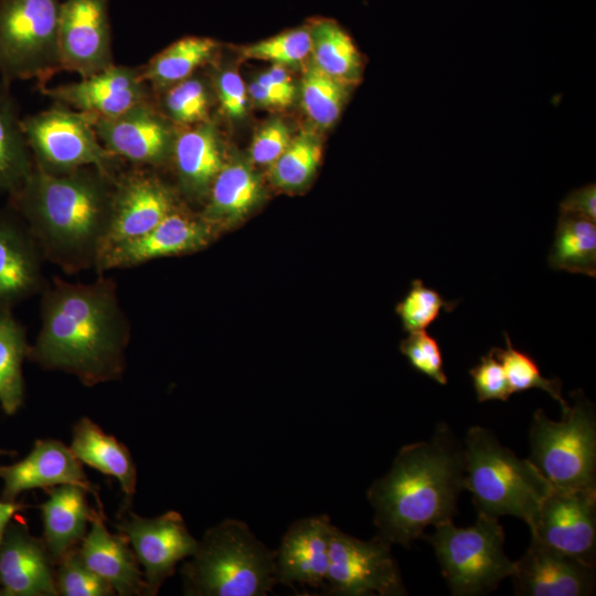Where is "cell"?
<instances>
[{
  "label": "cell",
  "instance_id": "obj_2",
  "mask_svg": "<svg viewBox=\"0 0 596 596\" xmlns=\"http://www.w3.org/2000/svg\"><path fill=\"white\" fill-rule=\"evenodd\" d=\"M115 179L94 167L51 173L34 164L8 195L44 260L67 274L96 268L107 247Z\"/></svg>",
  "mask_w": 596,
  "mask_h": 596
},
{
  "label": "cell",
  "instance_id": "obj_21",
  "mask_svg": "<svg viewBox=\"0 0 596 596\" xmlns=\"http://www.w3.org/2000/svg\"><path fill=\"white\" fill-rule=\"evenodd\" d=\"M41 251L21 217L0 209V309L41 294L46 285Z\"/></svg>",
  "mask_w": 596,
  "mask_h": 596
},
{
  "label": "cell",
  "instance_id": "obj_43",
  "mask_svg": "<svg viewBox=\"0 0 596 596\" xmlns=\"http://www.w3.org/2000/svg\"><path fill=\"white\" fill-rule=\"evenodd\" d=\"M217 95L224 113L231 118H241L246 113L247 93L241 76L225 71L216 81Z\"/></svg>",
  "mask_w": 596,
  "mask_h": 596
},
{
  "label": "cell",
  "instance_id": "obj_10",
  "mask_svg": "<svg viewBox=\"0 0 596 596\" xmlns=\"http://www.w3.org/2000/svg\"><path fill=\"white\" fill-rule=\"evenodd\" d=\"M392 544L375 535L361 540L334 526L324 581L340 596L407 595Z\"/></svg>",
  "mask_w": 596,
  "mask_h": 596
},
{
  "label": "cell",
  "instance_id": "obj_47",
  "mask_svg": "<svg viewBox=\"0 0 596 596\" xmlns=\"http://www.w3.org/2000/svg\"><path fill=\"white\" fill-rule=\"evenodd\" d=\"M25 505L22 503L8 502L0 500V543L2 541L6 529L14 514L22 510Z\"/></svg>",
  "mask_w": 596,
  "mask_h": 596
},
{
  "label": "cell",
  "instance_id": "obj_40",
  "mask_svg": "<svg viewBox=\"0 0 596 596\" xmlns=\"http://www.w3.org/2000/svg\"><path fill=\"white\" fill-rule=\"evenodd\" d=\"M409 333L401 343V352L414 370L440 385H446L448 377L444 371L443 353L437 340L426 330Z\"/></svg>",
  "mask_w": 596,
  "mask_h": 596
},
{
  "label": "cell",
  "instance_id": "obj_44",
  "mask_svg": "<svg viewBox=\"0 0 596 596\" xmlns=\"http://www.w3.org/2000/svg\"><path fill=\"white\" fill-rule=\"evenodd\" d=\"M560 212L582 216L596 223V184L571 191L560 203Z\"/></svg>",
  "mask_w": 596,
  "mask_h": 596
},
{
  "label": "cell",
  "instance_id": "obj_31",
  "mask_svg": "<svg viewBox=\"0 0 596 596\" xmlns=\"http://www.w3.org/2000/svg\"><path fill=\"white\" fill-rule=\"evenodd\" d=\"M216 49L210 38H182L139 67L141 78L153 89H166L188 77L207 62Z\"/></svg>",
  "mask_w": 596,
  "mask_h": 596
},
{
  "label": "cell",
  "instance_id": "obj_48",
  "mask_svg": "<svg viewBox=\"0 0 596 596\" xmlns=\"http://www.w3.org/2000/svg\"><path fill=\"white\" fill-rule=\"evenodd\" d=\"M13 454H15V453L14 451H7V450L0 448V455H13Z\"/></svg>",
  "mask_w": 596,
  "mask_h": 596
},
{
  "label": "cell",
  "instance_id": "obj_27",
  "mask_svg": "<svg viewBox=\"0 0 596 596\" xmlns=\"http://www.w3.org/2000/svg\"><path fill=\"white\" fill-rule=\"evenodd\" d=\"M10 87L0 79V194L7 195L21 187L34 167Z\"/></svg>",
  "mask_w": 596,
  "mask_h": 596
},
{
  "label": "cell",
  "instance_id": "obj_1",
  "mask_svg": "<svg viewBox=\"0 0 596 596\" xmlns=\"http://www.w3.org/2000/svg\"><path fill=\"white\" fill-rule=\"evenodd\" d=\"M41 326L28 360L76 376L85 386L119 380L130 324L113 279L70 283L54 276L41 291Z\"/></svg>",
  "mask_w": 596,
  "mask_h": 596
},
{
  "label": "cell",
  "instance_id": "obj_9",
  "mask_svg": "<svg viewBox=\"0 0 596 596\" xmlns=\"http://www.w3.org/2000/svg\"><path fill=\"white\" fill-rule=\"evenodd\" d=\"M96 116L56 104L22 118V129L36 167L63 173L94 167L116 178L123 161L99 141L94 128Z\"/></svg>",
  "mask_w": 596,
  "mask_h": 596
},
{
  "label": "cell",
  "instance_id": "obj_7",
  "mask_svg": "<svg viewBox=\"0 0 596 596\" xmlns=\"http://www.w3.org/2000/svg\"><path fill=\"white\" fill-rule=\"evenodd\" d=\"M424 536L434 547L441 574L454 596L485 595L515 570L504 551V530L499 519L477 514L476 522L458 528L454 521L434 526Z\"/></svg>",
  "mask_w": 596,
  "mask_h": 596
},
{
  "label": "cell",
  "instance_id": "obj_4",
  "mask_svg": "<svg viewBox=\"0 0 596 596\" xmlns=\"http://www.w3.org/2000/svg\"><path fill=\"white\" fill-rule=\"evenodd\" d=\"M180 571L189 596H266L278 584L276 550L237 519L207 529Z\"/></svg>",
  "mask_w": 596,
  "mask_h": 596
},
{
  "label": "cell",
  "instance_id": "obj_34",
  "mask_svg": "<svg viewBox=\"0 0 596 596\" xmlns=\"http://www.w3.org/2000/svg\"><path fill=\"white\" fill-rule=\"evenodd\" d=\"M503 336L507 348L496 347L490 352L501 362L511 394L539 389L549 393L560 404L562 412H565L570 403L562 395V381L543 376L535 360L518 350L507 332Z\"/></svg>",
  "mask_w": 596,
  "mask_h": 596
},
{
  "label": "cell",
  "instance_id": "obj_45",
  "mask_svg": "<svg viewBox=\"0 0 596 596\" xmlns=\"http://www.w3.org/2000/svg\"><path fill=\"white\" fill-rule=\"evenodd\" d=\"M256 82L264 87L270 89L275 94L284 97L290 104L296 94V87L281 65H275L265 73H262Z\"/></svg>",
  "mask_w": 596,
  "mask_h": 596
},
{
  "label": "cell",
  "instance_id": "obj_28",
  "mask_svg": "<svg viewBox=\"0 0 596 596\" xmlns=\"http://www.w3.org/2000/svg\"><path fill=\"white\" fill-rule=\"evenodd\" d=\"M260 194L259 181L248 166L224 163L210 188V202L203 219L212 226L234 222L253 209Z\"/></svg>",
  "mask_w": 596,
  "mask_h": 596
},
{
  "label": "cell",
  "instance_id": "obj_37",
  "mask_svg": "<svg viewBox=\"0 0 596 596\" xmlns=\"http://www.w3.org/2000/svg\"><path fill=\"white\" fill-rule=\"evenodd\" d=\"M55 586L62 596H113L114 588L83 561L78 545L56 563Z\"/></svg>",
  "mask_w": 596,
  "mask_h": 596
},
{
  "label": "cell",
  "instance_id": "obj_16",
  "mask_svg": "<svg viewBox=\"0 0 596 596\" xmlns=\"http://www.w3.org/2000/svg\"><path fill=\"white\" fill-rule=\"evenodd\" d=\"M175 207L172 192L143 168L132 167L120 171L114 184L113 216L106 251L148 233Z\"/></svg>",
  "mask_w": 596,
  "mask_h": 596
},
{
  "label": "cell",
  "instance_id": "obj_13",
  "mask_svg": "<svg viewBox=\"0 0 596 596\" xmlns=\"http://www.w3.org/2000/svg\"><path fill=\"white\" fill-rule=\"evenodd\" d=\"M62 71L86 77L111 64L109 0H64L58 18Z\"/></svg>",
  "mask_w": 596,
  "mask_h": 596
},
{
  "label": "cell",
  "instance_id": "obj_14",
  "mask_svg": "<svg viewBox=\"0 0 596 596\" xmlns=\"http://www.w3.org/2000/svg\"><path fill=\"white\" fill-rule=\"evenodd\" d=\"M94 128L102 145L132 167L159 166L172 155L173 132L149 100L114 117H96Z\"/></svg>",
  "mask_w": 596,
  "mask_h": 596
},
{
  "label": "cell",
  "instance_id": "obj_46",
  "mask_svg": "<svg viewBox=\"0 0 596 596\" xmlns=\"http://www.w3.org/2000/svg\"><path fill=\"white\" fill-rule=\"evenodd\" d=\"M248 93L257 104L265 107H285L290 105L284 97L258 84L256 81L249 85Z\"/></svg>",
  "mask_w": 596,
  "mask_h": 596
},
{
  "label": "cell",
  "instance_id": "obj_25",
  "mask_svg": "<svg viewBox=\"0 0 596 596\" xmlns=\"http://www.w3.org/2000/svg\"><path fill=\"white\" fill-rule=\"evenodd\" d=\"M70 448L82 464L116 478L126 496L124 507H129L128 501L136 491L137 469L129 449L123 443L83 416L73 427Z\"/></svg>",
  "mask_w": 596,
  "mask_h": 596
},
{
  "label": "cell",
  "instance_id": "obj_19",
  "mask_svg": "<svg viewBox=\"0 0 596 596\" xmlns=\"http://www.w3.org/2000/svg\"><path fill=\"white\" fill-rule=\"evenodd\" d=\"M0 479L3 481V501L14 502L26 490L74 485L94 494L98 507H103L97 488L88 480L82 462L57 439H38L22 460L0 466Z\"/></svg>",
  "mask_w": 596,
  "mask_h": 596
},
{
  "label": "cell",
  "instance_id": "obj_24",
  "mask_svg": "<svg viewBox=\"0 0 596 596\" xmlns=\"http://www.w3.org/2000/svg\"><path fill=\"white\" fill-rule=\"evenodd\" d=\"M45 490L49 498L39 505L43 540L56 565L86 535L93 508L88 505L87 491L78 486L60 485Z\"/></svg>",
  "mask_w": 596,
  "mask_h": 596
},
{
  "label": "cell",
  "instance_id": "obj_12",
  "mask_svg": "<svg viewBox=\"0 0 596 596\" xmlns=\"http://www.w3.org/2000/svg\"><path fill=\"white\" fill-rule=\"evenodd\" d=\"M531 539L596 564V488H552L530 524Z\"/></svg>",
  "mask_w": 596,
  "mask_h": 596
},
{
  "label": "cell",
  "instance_id": "obj_35",
  "mask_svg": "<svg viewBox=\"0 0 596 596\" xmlns=\"http://www.w3.org/2000/svg\"><path fill=\"white\" fill-rule=\"evenodd\" d=\"M321 157L317 139L304 132L290 141L283 155L270 166L273 182L284 189H296L311 178Z\"/></svg>",
  "mask_w": 596,
  "mask_h": 596
},
{
  "label": "cell",
  "instance_id": "obj_38",
  "mask_svg": "<svg viewBox=\"0 0 596 596\" xmlns=\"http://www.w3.org/2000/svg\"><path fill=\"white\" fill-rule=\"evenodd\" d=\"M169 117L180 125H198L206 121L210 106L205 84L188 77L170 87L162 99Z\"/></svg>",
  "mask_w": 596,
  "mask_h": 596
},
{
  "label": "cell",
  "instance_id": "obj_33",
  "mask_svg": "<svg viewBox=\"0 0 596 596\" xmlns=\"http://www.w3.org/2000/svg\"><path fill=\"white\" fill-rule=\"evenodd\" d=\"M349 85L330 76L313 62L310 63L301 81V103L305 111L318 126L330 127L340 116Z\"/></svg>",
  "mask_w": 596,
  "mask_h": 596
},
{
  "label": "cell",
  "instance_id": "obj_15",
  "mask_svg": "<svg viewBox=\"0 0 596 596\" xmlns=\"http://www.w3.org/2000/svg\"><path fill=\"white\" fill-rule=\"evenodd\" d=\"M40 92L56 104L106 118L120 115L149 100V86L141 78L139 67L110 66L79 81Z\"/></svg>",
  "mask_w": 596,
  "mask_h": 596
},
{
  "label": "cell",
  "instance_id": "obj_32",
  "mask_svg": "<svg viewBox=\"0 0 596 596\" xmlns=\"http://www.w3.org/2000/svg\"><path fill=\"white\" fill-rule=\"evenodd\" d=\"M313 63L330 76L355 84L363 60L351 36L332 20H318L309 28Z\"/></svg>",
  "mask_w": 596,
  "mask_h": 596
},
{
  "label": "cell",
  "instance_id": "obj_8",
  "mask_svg": "<svg viewBox=\"0 0 596 596\" xmlns=\"http://www.w3.org/2000/svg\"><path fill=\"white\" fill-rule=\"evenodd\" d=\"M61 0H0V79H34L39 89L62 71Z\"/></svg>",
  "mask_w": 596,
  "mask_h": 596
},
{
  "label": "cell",
  "instance_id": "obj_3",
  "mask_svg": "<svg viewBox=\"0 0 596 596\" xmlns=\"http://www.w3.org/2000/svg\"><path fill=\"white\" fill-rule=\"evenodd\" d=\"M464 490V444L440 423L430 439L403 446L370 486L376 535L409 549L424 530L454 519Z\"/></svg>",
  "mask_w": 596,
  "mask_h": 596
},
{
  "label": "cell",
  "instance_id": "obj_18",
  "mask_svg": "<svg viewBox=\"0 0 596 596\" xmlns=\"http://www.w3.org/2000/svg\"><path fill=\"white\" fill-rule=\"evenodd\" d=\"M511 579L518 596H588L596 588L595 566L533 539Z\"/></svg>",
  "mask_w": 596,
  "mask_h": 596
},
{
  "label": "cell",
  "instance_id": "obj_39",
  "mask_svg": "<svg viewBox=\"0 0 596 596\" xmlns=\"http://www.w3.org/2000/svg\"><path fill=\"white\" fill-rule=\"evenodd\" d=\"M311 52L309 28H299L279 33L244 49V56L266 60L275 65H295Z\"/></svg>",
  "mask_w": 596,
  "mask_h": 596
},
{
  "label": "cell",
  "instance_id": "obj_42",
  "mask_svg": "<svg viewBox=\"0 0 596 596\" xmlns=\"http://www.w3.org/2000/svg\"><path fill=\"white\" fill-rule=\"evenodd\" d=\"M291 141L287 125L280 119L265 124L255 135L251 146V157L258 164L272 166Z\"/></svg>",
  "mask_w": 596,
  "mask_h": 596
},
{
  "label": "cell",
  "instance_id": "obj_30",
  "mask_svg": "<svg viewBox=\"0 0 596 596\" xmlns=\"http://www.w3.org/2000/svg\"><path fill=\"white\" fill-rule=\"evenodd\" d=\"M30 344L25 327L11 308L0 309V405L7 415H14L23 405L25 383L23 362Z\"/></svg>",
  "mask_w": 596,
  "mask_h": 596
},
{
  "label": "cell",
  "instance_id": "obj_41",
  "mask_svg": "<svg viewBox=\"0 0 596 596\" xmlns=\"http://www.w3.org/2000/svg\"><path fill=\"white\" fill-rule=\"evenodd\" d=\"M479 403L508 401L511 392L501 362L489 351L480 362L469 370Z\"/></svg>",
  "mask_w": 596,
  "mask_h": 596
},
{
  "label": "cell",
  "instance_id": "obj_26",
  "mask_svg": "<svg viewBox=\"0 0 596 596\" xmlns=\"http://www.w3.org/2000/svg\"><path fill=\"white\" fill-rule=\"evenodd\" d=\"M172 155L183 190L203 196L224 166L215 127L204 121L180 134L173 143Z\"/></svg>",
  "mask_w": 596,
  "mask_h": 596
},
{
  "label": "cell",
  "instance_id": "obj_36",
  "mask_svg": "<svg viewBox=\"0 0 596 596\" xmlns=\"http://www.w3.org/2000/svg\"><path fill=\"white\" fill-rule=\"evenodd\" d=\"M458 300L448 301L434 288L421 279H414L404 299L396 306L404 330L408 332L426 330L440 315L453 311Z\"/></svg>",
  "mask_w": 596,
  "mask_h": 596
},
{
  "label": "cell",
  "instance_id": "obj_17",
  "mask_svg": "<svg viewBox=\"0 0 596 596\" xmlns=\"http://www.w3.org/2000/svg\"><path fill=\"white\" fill-rule=\"evenodd\" d=\"M212 225L178 206L148 233L109 247L95 270L130 268L151 259L194 252L207 245Z\"/></svg>",
  "mask_w": 596,
  "mask_h": 596
},
{
  "label": "cell",
  "instance_id": "obj_11",
  "mask_svg": "<svg viewBox=\"0 0 596 596\" xmlns=\"http://www.w3.org/2000/svg\"><path fill=\"white\" fill-rule=\"evenodd\" d=\"M116 529L127 538L142 567L146 596H156L178 563L193 555L199 544L177 511L143 518L124 507Z\"/></svg>",
  "mask_w": 596,
  "mask_h": 596
},
{
  "label": "cell",
  "instance_id": "obj_6",
  "mask_svg": "<svg viewBox=\"0 0 596 596\" xmlns=\"http://www.w3.org/2000/svg\"><path fill=\"white\" fill-rule=\"evenodd\" d=\"M555 422L536 409L529 429L528 458L552 488H596V412L582 390Z\"/></svg>",
  "mask_w": 596,
  "mask_h": 596
},
{
  "label": "cell",
  "instance_id": "obj_5",
  "mask_svg": "<svg viewBox=\"0 0 596 596\" xmlns=\"http://www.w3.org/2000/svg\"><path fill=\"white\" fill-rule=\"evenodd\" d=\"M462 444L465 490L471 493L477 514L513 515L530 526L551 485L488 428L470 427Z\"/></svg>",
  "mask_w": 596,
  "mask_h": 596
},
{
  "label": "cell",
  "instance_id": "obj_29",
  "mask_svg": "<svg viewBox=\"0 0 596 596\" xmlns=\"http://www.w3.org/2000/svg\"><path fill=\"white\" fill-rule=\"evenodd\" d=\"M547 263L554 270L595 277L596 223L560 212Z\"/></svg>",
  "mask_w": 596,
  "mask_h": 596
},
{
  "label": "cell",
  "instance_id": "obj_20",
  "mask_svg": "<svg viewBox=\"0 0 596 596\" xmlns=\"http://www.w3.org/2000/svg\"><path fill=\"white\" fill-rule=\"evenodd\" d=\"M54 566L44 540L11 520L0 543V595L57 596Z\"/></svg>",
  "mask_w": 596,
  "mask_h": 596
},
{
  "label": "cell",
  "instance_id": "obj_23",
  "mask_svg": "<svg viewBox=\"0 0 596 596\" xmlns=\"http://www.w3.org/2000/svg\"><path fill=\"white\" fill-rule=\"evenodd\" d=\"M91 528L78 544L85 564L120 596H146L142 570L121 533H110L102 510L93 508Z\"/></svg>",
  "mask_w": 596,
  "mask_h": 596
},
{
  "label": "cell",
  "instance_id": "obj_22",
  "mask_svg": "<svg viewBox=\"0 0 596 596\" xmlns=\"http://www.w3.org/2000/svg\"><path fill=\"white\" fill-rule=\"evenodd\" d=\"M333 528L326 514L302 518L290 524L276 550L278 583L323 585Z\"/></svg>",
  "mask_w": 596,
  "mask_h": 596
}]
</instances>
